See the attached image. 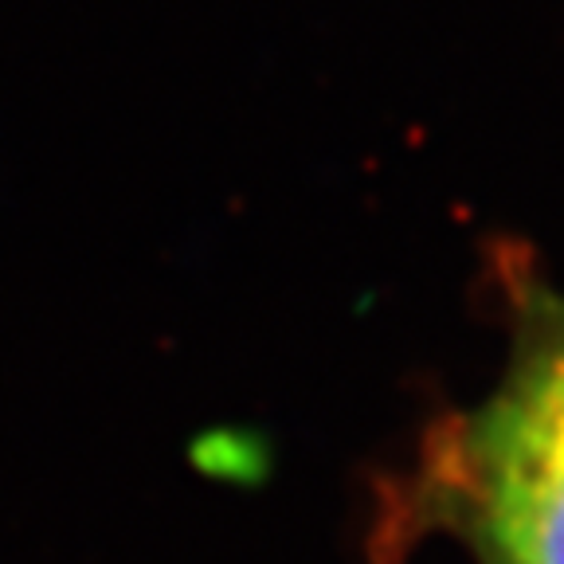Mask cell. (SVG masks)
<instances>
[{
    "label": "cell",
    "instance_id": "cell-1",
    "mask_svg": "<svg viewBox=\"0 0 564 564\" xmlns=\"http://www.w3.org/2000/svg\"><path fill=\"white\" fill-rule=\"evenodd\" d=\"M458 506L490 564H564V306L538 310L490 404L467 423Z\"/></svg>",
    "mask_w": 564,
    "mask_h": 564
}]
</instances>
